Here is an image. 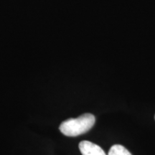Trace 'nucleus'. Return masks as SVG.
I'll use <instances>...</instances> for the list:
<instances>
[{"label": "nucleus", "mask_w": 155, "mask_h": 155, "mask_svg": "<svg viewBox=\"0 0 155 155\" xmlns=\"http://www.w3.org/2000/svg\"><path fill=\"white\" fill-rule=\"evenodd\" d=\"M82 155H106L101 147L88 141H82L79 144Z\"/></svg>", "instance_id": "nucleus-2"}, {"label": "nucleus", "mask_w": 155, "mask_h": 155, "mask_svg": "<svg viewBox=\"0 0 155 155\" xmlns=\"http://www.w3.org/2000/svg\"><path fill=\"white\" fill-rule=\"evenodd\" d=\"M108 155H132L124 147L120 144L113 145L109 150Z\"/></svg>", "instance_id": "nucleus-3"}, {"label": "nucleus", "mask_w": 155, "mask_h": 155, "mask_svg": "<svg viewBox=\"0 0 155 155\" xmlns=\"http://www.w3.org/2000/svg\"><path fill=\"white\" fill-rule=\"evenodd\" d=\"M96 118L91 114H84L76 119H69L60 125L61 132L67 137H77L85 134L94 127Z\"/></svg>", "instance_id": "nucleus-1"}, {"label": "nucleus", "mask_w": 155, "mask_h": 155, "mask_svg": "<svg viewBox=\"0 0 155 155\" xmlns=\"http://www.w3.org/2000/svg\"><path fill=\"white\" fill-rule=\"evenodd\" d=\"M154 119H155V116H154Z\"/></svg>", "instance_id": "nucleus-4"}]
</instances>
